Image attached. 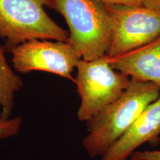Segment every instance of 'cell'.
I'll return each instance as SVG.
<instances>
[{
  "mask_svg": "<svg viewBox=\"0 0 160 160\" xmlns=\"http://www.w3.org/2000/svg\"><path fill=\"white\" fill-rule=\"evenodd\" d=\"M159 96L160 86L131 79L117 99L87 122L88 133L83 146L89 156L102 157Z\"/></svg>",
  "mask_w": 160,
  "mask_h": 160,
  "instance_id": "1",
  "label": "cell"
},
{
  "mask_svg": "<svg viewBox=\"0 0 160 160\" xmlns=\"http://www.w3.org/2000/svg\"><path fill=\"white\" fill-rule=\"evenodd\" d=\"M51 8L65 18L69 28L68 43L82 59L107 55L113 38V24L105 5L95 0H51Z\"/></svg>",
  "mask_w": 160,
  "mask_h": 160,
  "instance_id": "2",
  "label": "cell"
},
{
  "mask_svg": "<svg viewBox=\"0 0 160 160\" xmlns=\"http://www.w3.org/2000/svg\"><path fill=\"white\" fill-rule=\"evenodd\" d=\"M51 0H0V38L10 50L33 39L68 42L67 31L47 14Z\"/></svg>",
  "mask_w": 160,
  "mask_h": 160,
  "instance_id": "3",
  "label": "cell"
},
{
  "mask_svg": "<svg viewBox=\"0 0 160 160\" xmlns=\"http://www.w3.org/2000/svg\"><path fill=\"white\" fill-rule=\"evenodd\" d=\"M77 68L74 82L81 99L77 116L86 122L117 99L131 81L112 67L107 55L91 61L81 59Z\"/></svg>",
  "mask_w": 160,
  "mask_h": 160,
  "instance_id": "4",
  "label": "cell"
},
{
  "mask_svg": "<svg viewBox=\"0 0 160 160\" xmlns=\"http://www.w3.org/2000/svg\"><path fill=\"white\" fill-rule=\"evenodd\" d=\"M113 24L107 56L123 55L160 37V11L142 5H105Z\"/></svg>",
  "mask_w": 160,
  "mask_h": 160,
  "instance_id": "5",
  "label": "cell"
},
{
  "mask_svg": "<svg viewBox=\"0 0 160 160\" xmlns=\"http://www.w3.org/2000/svg\"><path fill=\"white\" fill-rule=\"evenodd\" d=\"M10 51L13 68L18 72L45 71L71 80L72 72L82 59L68 42L46 39L25 42Z\"/></svg>",
  "mask_w": 160,
  "mask_h": 160,
  "instance_id": "6",
  "label": "cell"
},
{
  "mask_svg": "<svg viewBox=\"0 0 160 160\" xmlns=\"http://www.w3.org/2000/svg\"><path fill=\"white\" fill-rule=\"evenodd\" d=\"M160 135V96L150 104L129 129L105 152L101 160H127L140 145Z\"/></svg>",
  "mask_w": 160,
  "mask_h": 160,
  "instance_id": "7",
  "label": "cell"
},
{
  "mask_svg": "<svg viewBox=\"0 0 160 160\" xmlns=\"http://www.w3.org/2000/svg\"><path fill=\"white\" fill-rule=\"evenodd\" d=\"M109 59L113 68L131 79L160 86V37L137 49Z\"/></svg>",
  "mask_w": 160,
  "mask_h": 160,
  "instance_id": "8",
  "label": "cell"
},
{
  "mask_svg": "<svg viewBox=\"0 0 160 160\" xmlns=\"http://www.w3.org/2000/svg\"><path fill=\"white\" fill-rule=\"evenodd\" d=\"M19 80L7 62L4 48L0 46V93H5L15 87Z\"/></svg>",
  "mask_w": 160,
  "mask_h": 160,
  "instance_id": "9",
  "label": "cell"
},
{
  "mask_svg": "<svg viewBox=\"0 0 160 160\" xmlns=\"http://www.w3.org/2000/svg\"><path fill=\"white\" fill-rule=\"evenodd\" d=\"M21 118L4 119L0 118V138L12 137L17 134L21 127Z\"/></svg>",
  "mask_w": 160,
  "mask_h": 160,
  "instance_id": "10",
  "label": "cell"
},
{
  "mask_svg": "<svg viewBox=\"0 0 160 160\" xmlns=\"http://www.w3.org/2000/svg\"><path fill=\"white\" fill-rule=\"evenodd\" d=\"M132 160H160L159 151H135L131 155Z\"/></svg>",
  "mask_w": 160,
  "mask_h": 160,
  "instance_id": "11",
  "label": "cell"
},
{
  "mask_svg": "<svg viewBox=\"0 0 160 160\" xmlns=\"http://www.w3.org/2000/svg\"><path fill=\"white\" fill-rule=\"evenodd\" d=\"M104 4V5H142V0H95Z\"/></svg>",
  "mask_w": 160,
  "mask_h": 160,
  "instance_id": "12",
  "label": "cell"
},
{
  "mask_svg": "<svg viewBox=\"0 0 160 160\" xmlns=\"http://www.w3.org/2000/svg\"><path fill=\"white\" fill-rule=\"evenodd\" d=\"M142 5L151 9L160 11V0H142Z\"/></svg>",
  "mask_w": 160,
  "mask_h": 160,
  "instance_id": "13",
  "label": "cell"
}]
</instances>
